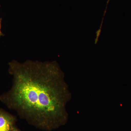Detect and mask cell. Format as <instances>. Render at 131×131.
Returning <instances> with one entry per match:
<instances>
[{
    "label": "cell",
    "mask_w": 131,
    "mask_h": 131,
    "mask_svg": "<svg viewBox=\"0 0 131 131\" xmlns=\"http://www.w3.org/2000/svg\"><path fill=\"white\" fill-rule=\"evenodd\" d=\"M110 0H107V2L106 6L105 9V11H104V13H103V17L102 18V20L101 23L100 25V28L98 29V30L96 31V38H95V42L96 43H97L98 42V40H99V38L100 37V35L101 32L102 27V25H103V20H104V17H105V15L106 13L107 9V7L108 6V3H109V2Z\"/></svg>",
    "instance_id": "obj_3"
},
{
    "label": "cell",
    "mask_w": 131,
    "mask_h": 131,
    "mask_svg": "<svg viewBox=\"0 0 131 131\" xmlns=\"http://www.w3.org/2000/svg\"><path fill=\"white\" fill-rule=\"evenodd\" d=\"M12 131H21L19 129H18L17 127L15 126L14 127V128L13 129V130Z\"/></svg>",
    "instance_id": "obj_5"
},
{
    "label": "cell",
    "mask_w": 131,
    "mask_h": 131,
    "mask_svg": "<svg viewBox=\"0 0 131 131\" xmlns=\"http://www.w3.org/2000/svg\"><path fill=\"white\" fill-rule=\"evenodd\" d=\"M17 121L14 115L0 108V131H12Z\"/></svg>",
    "instance_id": "obj_2"
},
{
    "label": "cell",
    "mask_w": 131,
    "mask_h": 131,
    "mask_svg": "<svg viewBox=\"0 0 131 131\" xmlns=\"http://www.w3.org/2000/svg\"><path fill=\"white\" fill-rule=\"evenodd\" d=\"M2 21V19H0V36H2L4 35V34L1 31V28Z\"/></svg>",
    "instance_id": "obj_4"
},
{
    "label": "cell",
    "mask_w": 131,
    "mask_h": 131,
    "mask_svg": "<svg viewBox=\"0 0 131 131\" xmlns=\"http://www.w3.org/2000/svg\"><path fill=\"white\" fill-rule=\"evenodd\" d=\"M9 66L13 84L0 96L1 101L40 129L50 131L64 124L68 93L58 64L55 61L14 60Z\"/></svg>",
    "instance_id": "obj_1"
}]
</instances>
